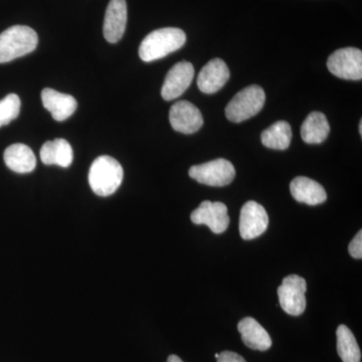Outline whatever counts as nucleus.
Segmentation results:
<instances>
[{
  "label": "nucleus",
  "instance_id": "f03ea898",
  "mask_svg": "<svg viewBox=\"0 0 362 362\" xmlns=\"http://www.w3.org/2000/svg\"><path fill=\"white\" fill-rule=\"evenodd\" d=\"M122 166L113 157H98L90 165L89 183L93 192L99 197L115 194L123 181Z\"/></svg>",
  "mask_w": 362,
  "mask_h": 362
},
{
  "label": "nucleus",
  "instance_id": "a878e982",
  "mask_svg": "<svg viewBox=\"0 0 362 362\" xmlns=\"http://www.w3.org/2000/svg\"><path fill=\"white\" fill-rule=\"evenodd\" d=\"M359 132H361V134H362V121H361V123H359Z\"/></svg>",
  "mask_w": 362,
  "mask_h": 362
},
{
  "label": "nucleus",
  "instance_id": "423d86ee",
  "mask_svg": "<svg viewBox=\"0 0 362 362\" xmlns=\"http://www.w3.org/2000/svg\"><path fill=\"white\" fill-rule=\"evenodd\" d=\"M307 283L298 275H289L283 279L282 285L278 288L279 302L286 313L299 316L306 309Z\"/></svg>",
  "mask_w": 362,
  "mask_h": 362
},
{
  "label": "nucleus",
  "instance_id": "9b49d317",
  "mask_svg": "<svg viewBox=\"0 0 362 362\" xmlns=\"http://www.w3.org/2000/svg\"><path fill=\"white\" fill-rule=\"evenodd\" d=\"M194 68L188 62L175 64L166 75L162 86L161 96L165 101H171L181 96L192 84Z\"/></svg>",
  "mask_w": 362,
  "mask_h": 362
},
{
  "label": "nucleus",
  "instance_id": "ddd939ff",
  "mask_svg": "<svg viewBox=\"0 0 362 362\" xmlns=\"http://www.w3.org/2000/svg\"><path fill=\"white\" fill-rule=\"evenodd\" d=\"M230 78V70L223 59H214L202 69L197 77V86L204 94L218 92Z\"/></svg>",
  "mask_w": 362,
  "mask_h": 362
},
{
  "label": "nucleus",
  "instance_id": "6ab92c4d",
  "mask_svg": "<svg viewBox=\"0 0 362 362\" xmlns=\"http://www.w3.org/2000/svg\"><path fill=\"white\" fill-rule=\"evenodd\" d=\"M330 132L327 118L321 112H312L301 126L302 139L307 144H320Z\"/></svg>",
  "mask_w": 362,
  "mask_h": 362
},
{
  "label": "nucleus",
  "instance_id": "0eeeda50",
  "mask_svg": "<svg viewBox=\"0 0 362 362\" xmlns=\"http://www.w3.org/2000/svg\"><path fill=\"white\" fill-rule=\"evenodd\" d=\"M331 74L343 80L362 78V52L356 47H345L333 52L327 61Z\"/></svg>",
  "mask_w": 362,
  "mask_h": 362
},
{
  "label": "nucleus",
  "instance_id": "bb28decb",
  "mask_svg": "<svg viewBox=\"0 0 362 362\" xmlns=\"http://www.w3.org/2000/svg\"><path fill=\"white\" fill-rule=\"evenodd\" d=\"M218 356H220V354H216V358H218Z\"/></svg>",
  "mask_w": 362,
  "mask_h": 362
},
{
  "label": "nucleus",
  "instance_id": "39448f33",
  "mask_svg": "<svg viewBox=\"0 0 362 362\" xmlns=\"http://www.w3.org/2000/svg\"><path fill=\"white\" fill-rule=\"evenodd\" d=\"M188 175L192 180L209 187H226L230 185L235 176V169L226 159L218 158L216 160L192 166Z\"/></svg>",
  "mask_w": 362,
  "mask_h": 362
},
{
  "label": "nucleus",
  "instance_id": "412c9836",
  "mask_svg": "<svg viewBox=\"0 0 362 362\" xmlns=\"http://www.w3.org/2000/svg\"><path fill=\"white\" fill-rule=\"evenodd\" d=\"M337 352L342 362H361V351L356 337L346 325L338 326Z\"/></svg>",
  "mask_w": 362,
  "mask_h": 362
},
{
  "label": "nucleus",
  "instance_id": "20e7f679",
  "mask_svg": "<svg viewBox=\"0 0 362 362\" xmlns=\"http://www.w3.org/2000/svg\"><path fill=\"white\" fill-rule=\"evenodd\" d=\"M266 95L259 86L252 85L240 90L226 108V116L235 123L244 122L263 109Z\"/></svg>",
  "mask_w": 362,
  "mask_h": 362
},
{
  "label": "nucleus",
  "instance_id": "4468645a",
  "mask_svg": "<svg viewBox=\"0 0 362 362\" xmlns=\"http://www.w3.org/2000/svg\"><path fill=\"white\" fill-rule=\"evenodd\" d=\"M42 105L56 121H65L77 110V100L58 90L45 88L42 92Z\"/></svg>",
  "mask_w": 362,
  "mask_h": 362
},
{
  "label": "nucleus",
  "instance_id": "4be33fe9",
  "mask_svg": "<svg viewBox=\"0 0 362 362\" xmlns=\"http://www.w3.org/2000/svg\"><path fill=\"white\" fill-rule=\"evenodd\" d=\"M21 112V99L18 95L9 94L0 101V127L8 125L18 118Z\"/></svg>",
  "mask_w": 362,
  "mask_h": 362
},
{
  "label": "nucleus",
  "instance_id": "aec40b11",
  "mask_svg": "<svg viewBox=\"0 0 362 362\" xmlns=\"http://www.w3.org/2000/svg\"><path fill=\"white\" fill-rule=\"evenodd\" d=\"M261 140L267 148L286 150L291 144V126L286 121H279L262 133Z\"/></svg>",
  "mask_w": 362,
  "mask_h": 362
},
{
  "label": "nucleus",
  "instance_id": "393cba45",
  "mask_svg": "<svg viewBox=\"0 0 362 362\" xmlns=\"http://www.w3.org/2000/svg\"><path fill=\"white\" fill-rule=\"evenodd\" d=\"M168 362H183L181 361V358L178 357L177 356H175V354H173V356H170L168 357Z\"/></svg>",
  "mask_w": 362,
  "mask_h": 362
},
{
  "label": "nucleus",
  "instance_id": "7ed1b4c3",
  "mask_svg": "<svg viewBox=\"0 0 362 362\" xmlns=\"http://www.w3.org/2000/svg\"><path fill=\"white\" fill-rule=\"evenodd\" d=\"M37 33L30 26L13 25L0 35V64L21 58L37 49Z\"/></svg>",
  "mask_w": 362,
  "mask_h": 362
},
{
  "label": "nucleus",
  "instance_id": "f8f14e48",
  "mask_svg": "<svg viewBox=\"0 0 362 362\" xmlns=\"http://www.w3.org/2000/svg\"><path fill=\"white\" fill-rule=\"evenodd\" d=\"M127 23L126 0H110L105 14L103 33L105 39L115 44L122 39Z\"/></svg>",
  "mask_w": 362,
  "mask_h": 362
},
{
  "label": "nucleus",
  "instance_id": "b1692460",
  "mask_svg": "<svg viewBox=\"0 0 362 362\" xmlns=\"http://www.w3.org/2000/svg\"><path fill=\"white\" fill-rule=\"evenodd\" d=\"M218 362H247L244 357L233 351H223L218 356Z\"/></svg>",
  "mask_w": 362,
  "mask_h": 362
},
{
  "label": "nucleus",
  "instance_id": "5701e85b",
  "mask_svg": "<svg viewBox=\"0 0 362 362\" xmlns=\"http://www.w3.org/2000/svg\"><path fill=\"white\" fill-rule=\"evenodd\" d=\"M349 254L354 257V259H361L362 258V232L359 230L358 233H356L354 239L350 242L349 246Z\"/></svg>",
  "mask_w": 362,
  "mask_h": 362
},
{
  "label": "nucleus",
  "instance_id": "2eb2a0df",
  "mask_svg": "<svg viewBox=\"0 0 362 362\" xmlns=\"http://www.w3.org/2000/svg\"><path fill=\"white\" fill-rule=\"evenodd\" d=\"M292 197L298 202L309 204V206H317L323 204L327 199V194L320 183L317 181L298 176L292 180L290 185Z\"/></svg>",
  "mask_w": 362,
  "mask_h": 362
},
{
  "label": "nucleus",
  "instance_id": "f3484780",
  "mask_svg": "<svg viewBox=\"0 0 362 362\" xmlns=\"http://www.w3.org/2000/svg\"><path fill=\"white\" fill-rule=\"evenodd\" d=\"M7 168L16 173H30L37 166V158L30 147L21 143L11 145L4 151Z\"/></svg>",
  "mask_w": 362,
  "mask_h": 362
},
{
  "label": "nucleus",
  "instance_id": "a211bd4d",
  "mask_svg": "<svg viewBox=\"0 0 362 362\" xmlns=\"http://www.w3.org/2000/svg\"><path fill=\"white\" fill-rule=\"evenodd\" d=\"M40 159L45 165H59L66 168L74 159L73 148L65 139L58 138L47 141L40 149Z\"/></svg>",
  "mask_w": 362,
  "mask_h": 362
},
{
  "label": "nucleus",
  "instance_id": "6e6552de",
  "mask_svg": "<svg viewBox=\"0 0 362 362\" xmlns=\"http://www.w3.org/2000/svg\"><path fill=\"white\" fill-rule=\"evenodd\" d=\"M239 226L242 239L250 240L263 235L269 226L266 209L258 202H246L240 209Z\"/></svg>",
  "mask_w": 362,
  "mask_h": 362
},
{
  "label": "nucleus",
  "instance_id": "1a4fd4ad",
  "mask_svg": "<svg viewBox=\"0 0 362 362\" xmlns=\"http://www.w3.org/2000/svg\"><path fill=\"white\" fill-rule=\"evenodd\" d=\"M195 225H206L214 233H223L230 225L228 207L223 202H202L190 216Z\"/></svg>",
  "mask_w": 362,
  "mask_h": 362
},
{
  "label": "nucleus",
  "instance_id": "dca6fc26",
  "mask_svg": "<svg viewBox=\"0 0 362 362\" xmlns=\"http://www.w3.org/2000/svg\"><path fill=\"white\" fill-rule=\"evenodd\" d=\"M238 330L242 335L243 342L249 349L267 351L272 346V339L265 328L252 317L242 319L238 324Z\"/></svg>",
  "mask_w": 362,
  "mask_h": 362
},
{
  "label": "nucleus",
  "instance_id": "9d476101",
  "mask_svg": "<svg viewBox=\"0 0 362 362\" xmlns=\"http://www.w3.org/2000/svg\"><path fill=\"white\" fill-rule=\"evenodd\" d=\"M169 121L173 129L182 134H194L204 125V117L194 104L180 101L173 104L169 112Z\"/></svg>",
  "mask_w": 362,
  "mask_h": 362
},
{
  "label": "nucleus",
  "instance_id": "f257e3e1",
  "mask_svg": "<svg viewBox=\"0 0 362 362\" xmlns=\"http://www.w3.org/2000/svg\"><path fill=\"white\" fill-rule=\"evenodd\" d=\"M185 42L187 35L180 28H164L154 30L142 40L139 47L140 59L146 63L160 59L181 49Z\"/></svg>",
  "mask_w": 362,
  "mask_h": 362
}]
</instances>
